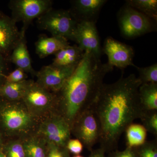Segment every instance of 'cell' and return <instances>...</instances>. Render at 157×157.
I'll return each mask as SVG.
<instances>
[{"label":"cell","instance_id":"obj_1","mask_svg":"<svg viewBox=\"0 0 157 157\" xmlns=\"http://www.w3.org/2000/svg\"><path fill=\"white\" fill-rule=\"evenodd\" d=\"M141 84L138 77L132 74L102 86L92 108L101 126L100 147L106 153L117 147L127 127L143 114L138 95Z\"/></svg>","mask_w":157,"mask_h":157},{"label":"cell","instance_id":"obj_2","mask_svg":"<svg viewBox=\"0 0 157 157\" xmlns=\"http://www.w3.org/2000/svg\"><path fill=\"white\" fill-rule=\"evenodd\" d=\"M113 67L100 58L84 52L83 57L59 91L56 93V111L72 127L78 116L93 107L105 75Z\"/></svg>","mask_w":157,"mask_h":157},{"label":"cell","instance_id":"obj_3","mask_svg":"<svg viewBox=\"0 0 157 157\" xmlns=\"http://www.w3.org/2000/svg\"><path fill=\"white\" fill-rule=\"evenodd\" d=\"M39 121L22 101L0 98V130L5 138H22L36 132Z\"/></svg>","mask_w":157,"mask_h":157},{"label":"cell","instance_id":"obj_4","mask_svg":"<svg viewBox=\"0 0 157 157\" xmlns=\"http://www.w3.org/2000/svg\"><path fill=\"white\" fill-rule=\"evenodd\" d=\"M39 29L49 32L52 36L72 40L77 20L70 10L51 9L37 18Z\"/></svg>","mask_w":157,"mask_h":157},{"label":"cell","instance_id":"obj_5","mask_svg":"<svg viewBox=\"0 0 157 157\" xmlns=\"http://www.w3.org/2000/svg\"><path fill=\"white\" fill-rule=\"evenodd\" d=\"M118 20L123 36L129 39L156 29V21L127 5L120 10Z\"/></svg>","mask_w":157,"mask_h":157},{"label":"cell","instance_id":"obj_6","mask_svg":"<svg viewBox=\"0 0 157 157\" xmlns=\"http://www.w3.org/2000/svg\"><path fill=\"white\" fill-rule=\"evenodd\" d=\"M21 101L31 114L39 121L56 110V94L43 88L34 81Z\"/></svg>","mask_w":157,"mask_h":157},{"label":"cell","instance_id":"obj_7","mask_svg":"<svg viewBox=\"0 0 157 157\" xmlns=\"http://www.w3.org/2000/svg\"><path fill=\"white\" fill-rule=\"evenodd\" d=\"M36 132L47 142L65 147L72 135L70 125L56 110L40 120Z\"/></svg>","mask_w":157,"mask_h":157},{"label":"cell","instance_id":"obj_8","mask_svg":"<svg viewBox=\"0 0 157 157\" xmlns=\"http://www.w3.org/2000/svg\"><path fill=\"white\" fill-rule=\"evenodd\" d=\"M101 133L100 123L92 107L78 116L71 127V134L90 151L99 142Z\"/></svg>","mask_w":157,"mask_h":157},{"label":"cell","instance_id":"obj_9","mask_svg":"<svg viewBox=\"0 0 157 157\" xmlns=\"http://www.w3.org/2000/svg\"><path fill=\"white\" fill-rule=\"evenodd\" d=\"M50 0H12L9 3L11 18L15 22H22L26 29L30 23L52 9Z\"/></svg>","mask_w":157,"mask_h":157},{"label":"cell","instance_id":"obj_10","mask_svg":"<svg viewBox=\"0 0 157 157\" xmlns=\"http://www.w3.org/2000/svg\"><path fill=\"white\" fill-rule=\"evenodd\" d=\"M77 66L59 67L52 64L45 66L37 72L36 83L43 88L56 94L61 89Z\"/></svg>","mask_w":157,"mask_h":157},{"label":"cell","instance_id":"obj_11","mask_svg":"<svg viewBox=\"0 0 157 157\" xmlns=\"http://www.w3.org/2000/svg\"><path fill=\"white\" fill-rule=\"evenodd\" d=\"M72 40L84 52L92 53L101 58V49L100 38L95 23L88 21L78 22Z\"/></svg>","mask_w":157,"mask_h":157},{"label":"cell","instance_id":"obj_12","mask_svg":"<svg viewBox=\"0 0 157 157\" xmlns=\"http://www.w3.org/2000/svg\"><path fill=\"white\" fill-rule=\"evenodd\" d=\"M103 50L108 57L107 63L113 67L124 69L128 66L135 67L134 51L131 46L109 37L105 40Z\"/></svg>","mask_w":157,"mask_h":157},{"label":"cell","instance_id":"obj_13","mask_svg":"<svg viewBox=\"0 0 157 157\" xmlns=\"http://www.w3.org/2000/svg\"><path fill=\"white\" fill-rule=\"evenodd\" d=\"M16 23L0 11V54L9 58L11 52L20 38Z\"/></svg>","mask_w":157,"mask_h":157},{"label":"cell","instance_id":"obj_14","mask_svg":"<svg viewBox=\"0 0 157 157\" xmlns=\"http://www.w3.org/2000/svg\"><path fill=\"white\" fill-rule=\"evenodd\" d=\"M106 0H75L72 1L70 10L77 22L88 21L96 23Z\"/></svg>","mask_w":157,"mask_h":157},{"label":"cell","instance_id":"obj_15","mask_svg":"<svg viewBox=\"0 0 157 157\" xmlns=\"http://www.w3.org/2000/svg\"><path fill=\"white\" fill-rule=\"evenodd\" d=\"M26 30V29L23 27L21 30L20 38L11 52L9 60L16 65L17 68L22 69L26 73H29L33 76H36L37 72L32 66L30 56L27 46Z\"/></svg>","mask_w":157,"mask_h":157},{"label":"cell","instance_id":"obj_16","mask_svg":"<svg viewBox=\"0 0 157 157\" xmlns=\"http://www.w3.org/2000/svg\"><path fill=\"white\" fill-rule=\"evenodd\" d=\"M70 45L67 39L56 36L39 37L36 43V52L40 58L55 55Z\"/></svg>","mask_w":157,"mask_h":157},{"label":"cell","instance_id":"obj_17","mask_svg":"<svg viewBox=\"0 0 157 157\" xmlns=\"http://www.w3.org/2000/svg\"><path fill=\"white\" fill-rule=\"evenodd\" d=\"M84 52L77 45H68L55 54L52 64L59 67L77 66L81 60Z\"/></svg>","mask_w":157,"mask_h":157},{"label":"cell","instance_id":"obj_18","mask_svg":"<svg viewBox=\"0 0 157 157\" xmlns=\"http://www.w3.org/2000/svg\"><path fill=\"white\" fill-rule=\"evenodd\" d=\"M33 80L26 79L16 83L4 82L0 86V98L7 101H21Z\"/></svg>","mask_w":157,"mask_h":157},{"label":"cell","instance_id":"obj_19","mask_svg":"<svg viewBox=\"0 0 157 157\" xmlns=\"http://www.w3.org/2000/svg\"><path fill=\"white\" fill-rule=\"evenodd\" d=\"M21 139L26 157H45L47 142L36 132Z\"/></svg>","mask_w":157,"mask_h":157},{"label":"cell","instance_id":"obj_20","mask_svg":"<svg viewBox=\"0 0 157 157\" xmlns=\"http://www.w3.org/2000/svg\"><path fill=\"white\" fill-rule=\"evenodd\" d=\"M138 95L143 111L157 110V83L141 84Z\"/></svg>","mask_w":157,"mask_h":157},{"label":"cell","instance_id":"obj_21","mask_svg":"<svg viewBox=\"0 0 157 157\" xmlns=\"http://www.w3.org/2000/svg\"><path fill=\"white\" fill-rule=\"evenodd\" d=\"M124 132L127 147L135 148L146 141L147 132L142 124L133 123L127 127Z\"/></svg>","mask_w":157,"mask_h":157},{"label":"cell","instance_id":"obj_22","mask_svg":"<svg viewBox=\"0 0 157 157\" xmlns=\"http://www.w3.org/2000/svg\"><path fill=\"white\" fill-rule=\"evenodd\" d=\"M127 5L156 21L157 0H128Z\"/></svg>","mask_w":157,"mask_h":157},{"label":"cell","instance_id":"obj_23","mask_svg":"<svg viewBox=\"0 0 157 157\" xmlns=\"http://www.w3.org/2000/svg\"><path fill=\"white\" fill-rule=\"evenodd\" d=\"M2 150L6 157H26L21 138L6 140Z\"/></svg>","mask_w":157,"mask_h":157},{"label":"cell","instance_id":"obj_24","mask_svg":"<svg viewBox=\"0 0 157 157\" xmlns=\"http://www.w3.org/2000/svg\"><path fill=\"white\" fill-rule=\"evenodd\" d=\"M140 119L147 132L157 137V110L144 111Z\"/></svg>","mask_w":157,"mask_h":157},{"label":"cell","instance_id":"obj_25","mask_svg":"<svg viewBox=\"0 0 157 157\" xmlns=\"http://www.w3.org/2000/svg\"><path fill=\"white\" fill-rule=\"evenodd\" d=\"M139 73L138 78L143 83H157V63L146 67H139L135 66Z\"/></svg>","mask_w":157,"mask_h":157},{"label":"cell","instance_id":"obj_26","mask_svg":"<svg viewBox=\"0 0 157 157\" xmlns=\"http://www.w3.org/2000/svg\"><path fill=\"white\" fill-rule=\"evenodd\" d=\"M138 157H157V140H146L142 145L135 147Z\"/></svg>","mask_w":157,"mask_h":157},{"label":"cell","instance_id":"obj_27","mask_svg":"<svg viewBox=\"0 0 157 157\" xmlns=\"http://www.w3.org/2000/svg\"><path fill=\"white\" fill-rule=\"evenodd\" d=\"M45 157H70V153L65 147L47 142Z\"/></svg>","mask_w":157,"mask_h":157},{"label":"cell","instance_id":"obj_28","mask_svg":"<svg viewBox=\"0 0 157 157\" xmlns=\"http://www.w3.org/2000/svg\"><path fill=\"white\" fill-rule=\"evenodd\" d=\"M27 78L26 73L20 68H17L6 75L5 82L16 83L24 81Z\"/></svg>","mask_w":157,"mask_h":157},{"label":"cell","instance_id":"obj_29","mask_svg":"<svg viewBox=\"0 0 157 157\" xmlns=\"http://www.w3.org/2000/svg\"><path fill=\"white\" fill-rule=\"evenodd\" d=\"M66 147L70 153L79 155L83 150V144L77 139H70L67 143Z\"/></svg>","mask_w":157,"mask_h":157},{"label":"cell","instance_id":"obj_30","mask_svg":"<svg viewBox=\"0 0 157 157\" xmlns=\"http://www.w3.org/2000/svg\"><path fill=\"white\" fill-rule=\"evenodd\" d=\"M107 157H138L135 148L127 147L122 151L114 150L109 152Z\"/></svg>","mask_w":157,"mask_h":157},{"label":"cell","instance_id":"obj_31","mask_svg":"<svg viewBox=\"0 0 157 157\" xmlns=\"http://www.w3.org/2000/svg\"><path fill=\"white\" fill-rule=\"evenodd\" d=\"M8 59L0 54V86L5 82L6 75L8 74Z\"/></svg>","mask_w":157,"mask_h":157},{"label":"cell","instance_id":"obj_32","mask_svg":"<svg viewBox=\"0 0 157 157\" xmlns=\"http://www.w3.org/2000/svg\"><path fill=\"white\" fill-rule=\"evenodd\" d=\"M106 152L103 149L100 147L97 149L93 150L90 151L89 157H107L105 156Z\"/></svg>","mask_w":157,"mask_h":157},{"label":"cell","instance_id":"obj_33","mask_svg":"<svg viewBox=\"0 0 157 157\" xmlns=\"http://www.w3.org/2000/svg\"><path fill=\"white\" fill-rule=\"evenodd\" d=\"M6 140V138L4 137L2 133L0 130V149H2V148L3 145Z\"/></svg>","mask_w":157,"mask_h":157},{"label":"cell","instance_id":"obj_34","mask_svg":"<svg viewBox=\"0 0 157 157\" xmlns=\"http://www.w3.org/2000/svg\"><path fill=\"white\" fill-rule=\"evenodd\" d=\"M0 157H6L2 149H0Z\"/></svg>","mask_w":157,"mask_h":157},{"label":"cell","instance_id":"obj_35","mask_svg":"<svg viewBox=\"0 0 157 157\" xmlns=\"http://www.w3.org/2000/svg\"><path fill=\"white\" fill-rule=\"evenodd\" d=\"M73 157H83L82 156L80 155H76L74 156H73Z\"/></svg>","mask_w":157,"mask_h":157}]
</instances>
